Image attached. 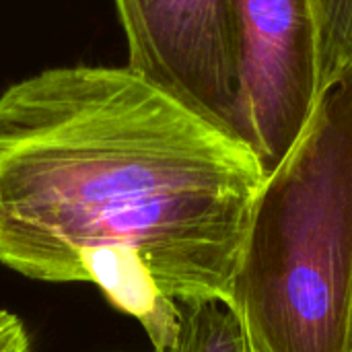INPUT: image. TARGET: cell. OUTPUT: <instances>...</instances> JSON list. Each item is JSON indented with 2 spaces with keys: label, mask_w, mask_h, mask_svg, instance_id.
Listing matches in <instances>:
<instances>
[{
  "label": "cell",
  "mask_w": 352,
  "mask_h": 352,
  "mask_svg": "<svg viewBox=\"0 0 352 352\" xmlns=\"http://www.w3.org/2000/svg\"><path fill=\"white\" fill-rule=\"evenodd\" d=\"M264 179L245 142L128 66L52 68L0 95V264L95 285L153 351L179 303L231 301Z\"/></svg>",
  "instance_id": "1"
},
{
  "label": "cell",
  "mask_w": 352,
  "mask_h": 352,
  "mask_svg": "<svg viewBox=\"0 0 352 352\" xmlns=\"http://www.w3.org/2000/svg\"><path fill=\"white\" fill-rule=\"evenodd\" d=\"M229 305L260 352H352V70L264 179Z\"/></svg>",
  "instance_id": "2"
},
{
  "label": "cell",
  "mask_w": 352,
  "mask_h": 352,
  "mask_svg": "<svg viewBox=\"0 0 352 352\" xmlns=\"http://www.w3.org/2000/svg\"><path fill=\"white\" fill-rule=\"evenodd\" d=\"M245 144L268 177L305 132L318 101V31L309 0H229Z\"/></svg>",
  "instance_id": "3"
},
{
  "label": "cell",
  "mask_w": 352,
  "mask_h": 352,
  "mask_svg": "<svg viewBox=\"0 0 352 352\" xmlns=\"http://www.w3.org/2000/svg\"><path fill=\"white\" fill-rule=\"evenodd\" d=\"M113 2L128 68L245 142L229 0Z\"/></svg>",
  "instance_id": "4"
},
{
  "label": "cell",
  "mask_w": 352,
  "mask_h": 352,
  "mask_svg": "<svg viewBox=\"0 0 352 352\" xmlns=\"http://www.w3.org/2000/svg\"><path fill=\"white\" fill-rule=\"evenodd\" d=\"M153 352H258L241 316L227 301L179 303L173 336Z\"/></svg>",
  "instance_id": "5"
},
{
  "label": "cell",
  "mask_w": 352,
  "mask_h": 352,
  "mask_svg": "<svg viewBox=\"0 0 352 352\" xmlns=\"http://www.w3.org/2000/svg\"><path fill=\"white\" fill-rule=\"evenodd\" d=\"M318 31L322 93L352 70V0H309Z\"/></svg>",
  "instance_id": "6"
},
{
  "label": "cell",
  "mask_w": 352,
  "mask_h": 352,
  "mask_svg": "<svg viewBox=\"0 0 352 352\" xmlns=\"http://www.w3.org/2000/svg\"><path fill=\"white\" fill-rule=\"evenodd\" d=\"M0 352H31L25 324L10 311L0 309Z\"/></svg>",
  "instance_id": "7"
},
{
  "label": "cell",
  "mask_w": 352,
  "mask_h": 352,
  "mask_svg": "<svg viewBox=\"0 0 352 352\" xmlns=\"http://www.w3.org/2000/svg\"><path fill=\"white\" fill-rule=\"evenodd\" d=\"M258 352H260V351H258Z\"/></svg>",
  "instance_id": "8"
}]
</instances>
